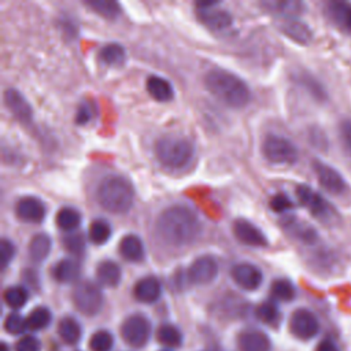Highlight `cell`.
<instances>
[{"mask_svg":"<svg viewBox=\"0 0 351 351\" xmlns=\"http://www.w3.org/2000/svg\"><path fill=\"white\" fill-rule=\"evenodd\" d=\"M196 8L199 19L211 30H225L232 25V15L226 10L219 8L215 1L196 3Z\"/></svg>","mask_w":351,"mask_h":351,"instance_id":"obj_10","label":"cell"},{"mask_svg":"<svg viewBox=\"0 0 351 351\" xmlns=\"http://www.w3.org/2000/svg\"><path fill=\"white\" fill-rule=\"evenodd\" d=\"M281 30L284 32L285 36H288L291 40L307 45L313 40V30L306 25L304 22L295 19V18H288L282 26Z\"/></svg>","mask_w":351,"mask_h":351,"instance_id":"obj_20","label":"cell"},{"mask_svg":"<svg viewBox=\"0 0 351 351\" xmlns=\"http://www.w3.org/2000/svg\"><path fill=\"white\" fill-rule=\"evenodd\" d=\"M1 351H8V347L5 343H1Z\"/></svg>","mask_w":351,"mask_h":351,"instance_id":"obj_48","label":"cell"},{"mask_svg":"<svg viewBox=\"0 0 351 351\" xmlns=\"http://www.w3.org/2000/svg\"><path fill=\"white\" fill-rule=\"evenodd\" d=\"M71 299L75 308L88 317L99 314L104 300L100 288L90 281L78 282L73 289Z\"/></svg>","mask_w":351,"mask_h":351,"instance_id":"obj_6","label":"cell"},{"mask_svg":"<svg viewBox=\"0 0 351 351\" xmlns=\"http://www.w3.org/2000/svg\"><path fill=\"white\" fill-rule=\"evenodd\" d=\"M315 351H340V350L337 348V346L330 339H324V340L319 341Z\"/></svg>","mask_w":351,"mask_h":351,"instance_id":"obj_47","label":"cell"},{"mask_svg":"<svg viewBox=\"0 0 351 351\" xmlns=\"http://www.w3.org/2000/svg\"><path fill=\"white\" fill-rule=\"evenodd\" d=\"M4 329L11 335H22L27 329L26 318L18 313H10L4 319Z\"/></svg>","mask_w":351,"mask_h":351,"instance_id":"obj_38","label":"cell"},{"mask_svg":"<svg viewBox=\"0 0 351 351\" xmlns=\"http://www.w3.org/2000/svg\"><path fill=\"white\" fill-rule=\"evenodd\" d=\"M121 336L130 347H144L151 337V322L143 314H132L122 322Z\"/></svg>","mask_w":351,"mask_h":351,"instance_id":"obj_7","label":"cell"},{"mask_svg":"<svg viewBox=\"0 0 351 351\" xmlns=\"http://www.w3.org/2000/svg\"><path fill=\"white\" fill-rule=\"evenodd\" d=\"M63 247L74 255H81L85 251V239L81 233H71L63 237Z\"/></svg>","mask_w":351,"mask_h":351,"instance_id":"obj_40","label":"cell"},{"mask_svg":"<svg viewBox=\"0 0 351 351\" xmlns=\"http://www.w3.org/2000/svg\"><path fill=\"white\" fill-rule=\"evenodd\" d=\"M55 222L59 229L64 232H73L81 223V214L74 207H62L56 213Z\"/></svg>","mask_w":351,"mask_h":351,"instance_id":"obj_28","label":"cell"},{"mask_svg":"<svg viewBox=\"0 0 351 351\" xmlns=\"http://www.w3.org/2000/svg\"><path fill=\"white\" fill-rule=\"evenodd\" d=\"M160 293H162V285L159 280L154 276H147L140 278L133 288L134 298L141 303H154L160 298Z\"/></svg>","mask_w":351,"mask_h":351,"instance_id":"obj_18","label":"cell"},{"mask_svg":"<svg viewBox=\"0 0 351 351\" xmlns=\"http://www.w3.org/2000/svg\"><path fill=\"white\" fill-rule=\"evenodd\" d=\"M99 58L103 63L106 64H119L123 62L125 59V49L122 45L117 44V43H111L104 45L100 52H99Z\"/></svg>","mask_w":351,"mask_h":351,"instance_id":"obj_36","label":"cell"},{"mask_svg":"<svg viewBox=\"0 0 351 351\" xmlns=\"http://www.w3.org/2000/svg\"><path fill=\"white\" fill-rule=\"evenodd\" d=\"M339 136L346 148L351 155V118H344L339 125Z\"/></svg>","mask_w":351,"mask_h":351,"instance_id":"obj_43","label":"cell"},{"mask_svg":"<svg viewBox=\"0 0 351 351\" xmlns=\"http://www.w3.org/2000/svg\"><path fill=\"white\" fill-rule=\"evenodd\" d=\"M292 206L293 204H292L291 199L284 193H277L270 199V208L276 213H284V211L292 208Z\"/></svg>","mask_w":351,"mask_h":351,"instance_id":"obj_44","label":"cell"},{"mask_svg":"<svg viewBox=\"0 0 351 351\" xmlns=\"http://www.w3.org/2000/svg\"><path fill=\"white\" fill-rule=\"evenodd\" d=\"M51 251V239L45 233H37L29 243V258L34 262L44 261Z\"/></svg>","mask_w":351,"mask_h":351,"instance_id":"obj_27","label":"cell"},{"mask_svg":"<svg viewBox=\"0 0 351 351\" xmlns=\"http://www.w3.org/2000/svg\"><path fill=\"white\" fill-rule=\"evenodd\" d=\"M40 350H41V343L33 335L22 336L15 344V351H40Z\"/></svg>","mask_w":351,"mask_h":351,"instance_id":"obj_41","label":"cell"},{"mask_svg":"<svg viewBox=\"0 0 351 351\" xmlns=\"http://www.w3.org/2000/svg\"><path fill=\"white\" fill-rule=\"evenodd\" d=\"M88 236L93 244L101 245V244L107 243V240L111 237V226L108 225V222H106L103 219H95L89 225Z\"/></svg>","mask_w":351,"mask_h":351,"instance_id":"obj_34","label":"cell"},{"mask_svg":"<svg viewBox=\"0 0 351 351\" xmlns=\"http://www.w3.org/2000/svg\"><path fill=\"white\" fill-rule=\"evenodd\" d=\"M328 12L336 25L351 34V3L332 1L329 4Z\"/></svg>","mask_w":351,"mask_h":351,"instance_id":"obj_26","label":"cell"},{"mask_svg":"<svg viewBox=\"0 0 351 351\" xmlns=\"http://www.w3.org/2000/svg\"><path fill=\"white\" fill-rule=\"evenodd\" d=\"M240 351H270V339L258 329H245L237 337Z\"/></svg>","mask_w":351,"mask_h":351,"instance_id":"obj_17","label":"cell"},{"mask_svg":"<svg viewBox=\"0 0 351 351\" xmlns=\"http://www.w3.org/2000/svg\"><path fill=\"white\" fill-rule=\"evenodd\" d=\"M296 196L299 202L318 219L330 221L335 218V210L328 200H325L318 192L308 185H299L296 188Z\"/></svg>","mask_w":351,"mask_h":351,"instance_id":"obj_8","label":"cell"},{"mask_svg":"<svg viewBox=\"0 0 351 351\" xmlns=\"http://www.w3.org/2000/svg\"><path fill=\"white\" fill-rule=\"evenodd\" d=\"M263 156L274 165H293L298 160V148L284 136L267 134L262 143Z\"/></svg>","mask_w":351,"mask_h":351,"instance_id":"obj_5","label":"cell"},{"mask_svg":"<svg viewBox=\"0 0 351 351\" xmlns=\"http://www.w3.org/2000/svg\"><path fill=\"white\" fill-rule=\"evenodd\" d=\"M289 330L296 339L310 340L319 332V321L310 310L298 308L289 318Z\"/></svg>","mask_w":351,"mask_h":351,"instance_id":"obj_9","label":"cell"},{"mask_svg":"<svg viewBox=\"0 0 351 351\" xmlns=\"http://www.w3.org/2000/svg\"><path fill=\"white\" fill-rule=\"evenodd\" d=\"M303 85L307 86V89L310 90V93L317 99V100H325L326 95H325V90L324 88L314 80V78H310V77H303Z\"/></svg>","mask_w":351,"mask_h":351,"instance_id":"obj_45","label":"cell"},{"mask_svg":"<svg viewBox=\"0 0 351 351\" xmlns=\"http://www.w3.org/2000/svg\"><path fill=\"white\" fill-rule=\"evenodd\" d=\"M163 351H166V350H163Z\"/></svg>","mask_w":351,"mask_h":351,"instance_id":"obj_49","label":"cell"},{"mask_svg":"<svg viewBox=\"0 0 351 351\" xmlns=\"http://www.w3.org/2000/svg\"><path fill=\"white\" fill-rule=\"evenodd\" d=\"M58 335L63 343L74 346L80 341L82 330L77 319H74L73 317H64L58 324Z\"/></svg>","mask_w":351,"mask_h":351,"instance_id":"obj_25","label":"cell"},{"mask_svg":"<svg viewBox=\"0 0 351 351\" xmlns=\"http://www.w3.org/2000/svg\"><path fill=\"white\" fill-rule=\"evenodd\" d=\"M233 233L240 243L250 247H265L267 244L263 232L247 219H236L233 222Z\"/></svg>","mask_w":351,"mask_h":351,"instance_id":"obj_15","label":"cell"},{"mask_svg":"<svg viewBox=\"0 0 351 351\" xmlns=\"http://www.w3.org/2000/svg\"><path fill=\"white\" fill-rule=\"evenodd\" d=\"M112 346H114V337L106 329H100L95 332L89 339L90 351H111Z\"/></svg>","mask_w":351,"mask_h":351,"instance_id":"obj_37","label":"cell"},{"mask_svg":"<svg viewBox=\"0 0 351 351\" xmlns=\"http://www.w3.org/2000/svg\"><path fill=\"white\" fill-rule=\"evenodd\" d=\"M85 4L88 7H90L95 12H97L99 15L108 18V19L117 18L121 12L119 4L112 0H88Z\"/></svg>","mask_w":351,"mask_h":351,"instance_id":"obj_33","label":"cell"},{"mask_svg":"<svg viewBox=\"0 0 351 351\" xmlns=\"http://www.w3.org/2000/svg\"><path fill=\"white\" fill-rule=\"evenodd\" d=\"M217 274H218V263L215 258H213L211 255H202L196 258L191 263L186 271V277L189 282L197 284V285H204L214 281Z\"/></svg>","mask_w":351,"mask_h":351,"instance_id":"obj_12","label":"cell"},{"mask_svg":"<svg viewBox=\"0 0 351 351\" xmlns=\"http://www.w3.org/2000/svg\"><path fill=\"white\" fill-rule=\"evenodd\" d=\"M4 103L19 122L29 123L32 121V107L16 89L8 88L4 92Z\"/></svg>","mask_w":351,"mask_h":351,"instance_id":"obj_16","label":"cell"},{"mask_svg":"<svg viewBox=\"0 0 351 351\" xmlns=\"http://www.w3.org/2000/svg\"><path fill=\"white\" fill-rule=\"evenodd\" d=\"M80 273H81V266L78 261L73 258L60 259L52 270L53 278L59 282H73L78 278Z\"/></svg>","mask_w":351,"mask_h":351,"instance_id":"obj_23","label":"cell"},{"mask_svg":"<svg viewBox=\"0 0 351 351\" xmlns=\"http://www.w3.org/2000/svg\"><path fill=\"white\" fill-rule=\"evenodd\" d=\"M313 169L315 171L319 185L326 192H329L332 195H343L347 191L348 185H347L346 180L335 167H332L324 162L314 160Z\"/></svg>","mask_w":351,"mask_h":351,"instance_id":"obj_11","label":"cell"},{"mask_svg":"<svg viewBox=\"0 0 351 351\" xmlns=\"http://www.w3.org/2000/svg\"><path fill=\"white\" fill-rule=\"evenodd\" d=\"M15 255V247L12 244V241H10L8 239H1L0 241V263L1 267L5 269L8 266V263L12 261Z\"/></svg>","mask_w":351,"mask_h":351,"instance_id":"obj_42","label":"cell"},{"mask_svg":"<svg viewBox=\"0 0 351 351\" xmlns=\"http://www.w3.org/2000/svg\"><path fill=\"white\" fill-rule=\"evenodd\" d=\"M266 5L273 11L287 16H293L299 14L300 10L303 8V4L299 1H271V3H266Z\"/></svg>","mask_w":351,"mask_h":351,"instance_id":"obj_39","label":"cell"},{"mask_svg":"<svg viewBox=\"0 0 351 351\" xmlns=\"http://www.w3.org/2000/svg\"><path fill=\"white\" fill-rule=\"evenodd\" d=\"M96 199L106 211L123 214L128 213L134 203V189L125 177L108 176L99 182Z\"/></svg>","mask_w":351,"mask_h":351,"instance_id":"obj_3","label":"cell"},{"mask_svg":"<svg viewBox=\"0 0 351 351\" xmlns=\"http://www.w3.org/2000/svg\"><path fill=\"white\" fill-rule=\"evenodd\" d=\"M206 88L222 103L233 108H241L251 100V92L247 84L236 74L222 70L213 69L204 77Z\"/></svg>","mask_w":351,"mask_h":351,"instance_id":"obj_2","label":"cell"},{"mask_svg":"<svg viewBox=\"0 0 351 351\" xmlns=\"http://www.w3.org/2000/svg\"><path fill=\"white\" fill-rule=\"evenodd\" d=\"M96 277L101 285L112 288L119 284L122 271H121V267L114 261L106 259L96 266Z\"/></svg>","mask_w":351,"mask_h":351,"instance_id":"obj_22","label":"cell"},{"mask_svg":"<svg viewBox=\"0 0 351 351\" xmlns=\"http://www.w3.org/2000/svg\"><path fill=\"white\" fill-rule=\"evenodd\" d=\"M285 229L298 240L306 244H314L318 240V234L314 228L306 222L298 221V218H288Z\"/></svg>","mask_w":351,"mask_h":351,"instance_id":"obj_24","label":"cell"},{"mask_svg":"<svg viewBox=\"0 0 351 351\" xmlns=\"http://www.w3.org/2000/svg\"><path fill=\"white\" fill-rule=\"evenodd\" d=\"M233 281L243 289H258L263 281L261 269L252 263H237L232 269Z\"/></svg>","mask_w":351,"mask_h":351,"instance_id":"obj_13","label":"cell"},{"mask_svg":"<svg viewBox=\"0 0 351 351\" xmlns=\"http://www.w3.org/2000/svg\"><path fill=\"white\" fill-rule=\"evenodd\" d=\"M119 254L129 262H140L144 259V243L136 234H126L119 241Z\"/></svg>","mask_w":351,"mask_h":351,"instance_id":"obj_19","label":"cell"},{"mask_svg":"<svg viewBox=\"0 0 351 351\" xmlns=\"http://www.w3.org/2000/svg\"><path fill=\"white\" fill-rule=\"evenodd\" d=\"M255 315L261 322L267 325H276L280 321V310L271 300L258 304L255 308Z\"/></svg>","mask_w":351,"mask_h":351,"instance_id":"obj_35","label":"cell"},{"mask_svg":"<svg viewBox=\"0 0 351 351\" xmlns=\"http://www.w3.org/2000/svg\"><path fill=\"white\" fill-rule=\"evenodd\" d=\"M155 156L158 162L170 170L186 167L195 156L193 144L181 136H165L155 144Z\"/></svg>","mask_w":351,"mask_h":351,"instance_id":"obj_4","label":"cell"},{"mask_svg":"<svg viewBox=\"0 0 351 351\" xmlns=\"http://www.w3.org/2000/svg\"><path fill=\"white\" fill-rule=\"evenodd\" d=\"M15 213L25 222L38 223L44 219L47 210L45 204L36 196H23L15 204Z\"/></svg>","mask_w":351,"mask_h":351,"instance_id":"obj_14","label":"cell"},{"mask_svg":"<svg viewBox=\"0 0 351 351\" xmlns=\"http://www.w3.org/2000/svg\"><path fill=\"white\" fill-rule=\"evenodd\" d=\"M52 321V314L49 311V308L44 307V306H38L36 308H33L29 315L26 317V322H27V328L32 330H41L44 328H47Z\"/></svg>","mask_w":351,"mask_h":351,"instance_id":"obj_31","label":"cell"},{"mask_svg":"<svg viewBox=\"0 0 351 351\" xmlns=\"http://www.w3.org/2000/svg\"><path fill=\"white\" fill-rule=\"evenodd\" d=\"M3 298L8 307L21 308L26 304V302L29 299V293H27L26 288L22 285H12L4 291Z\"/></svg>","mask_w":351,"mask_h":351,"instance_id":"obj_32","label":"cell"},{"mask_svg":"<svg viewBox=\"0 0 351 351\" xmlns=\"http://www.w3.org/2000/svg\"><path fill=\"white\" fill-rule=\"evenodd\" d=\"M92 115H93V108L90 107V103L86 101V103H84V104H81V106L78 107L77 117H75V122L80 123V125L86 123V122L90 121Z\"/></svg>","mask_w":351,"mask_h":351,"instance_id":"obj_46","label":"cell"},{"mask_svg":"<svg viewBox=\"0 0 351 351\" xmlns=\"http://www.w3.org/2000/svg\"><path fill=\"white\" fill-rule=\"evenodd\" d=\"M156 340L166 347H180L182 343V333L176 325L162 324L156 329Z\"/></svg>","mask_w":351,"mask_h":351,"instance_id":"obj_29","label":"cell"},{"mask_svg":"<svg viewBox=\"0 0 351 351\" xmlns=\"http://www.w3.org/2000/svg\"><path fill=\"white\" fill-rule=\"evenodd\" d=\"M156 236L170 247L192 244L202 232V223L196 213L182 204L165 208L155 222Z\"/></svg>","mask_w":351,"mask_h":351,"instance_id":"obj_1","label":"cell"},{"mask_svg":"<svg viewBox=\"0 0 351 351\" xmlns=\"http://www.w3.org/2000/svg\"><path fill=\"white\" fill-rule=\"evenodd\" d=\"M147 90L158 101H170L174 97L173 85L163 77L149 75L145 82Z\"/></svg>","mask_w":351,"mask_h":351,"instance_id":"obj_21","label":"cell"},{"mask_svg":"<svg viewBox=\"0 0 351 351\" xmlns=\"http://www.w3.org/2000/svg\"><path fill=\"white\" fill-rule=\"evenodd\" d=\"M270 295L274 300L291 302L296 296L295 285L287 278H277L270 285Z\"/></svg>","mask_w":351,"mask_h":351,"instance_id":"obj_30","label":"cell"}]
</instances>
